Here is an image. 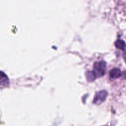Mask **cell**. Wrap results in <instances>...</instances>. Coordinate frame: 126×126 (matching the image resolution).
I'll list each match as a JSON object with an SVG mask.
<instances>
[{
  "mask_svg": "<svg viewBox=\"0 0 126 126\" xmlns=\"http://www.w3.org/2000/svg\"><path fill=\"white\" fill-rule=\"evenodd\" d=\"M107 64L105 61H98L95 63L94 65V70L92 71L94 77L96 78L102 77L105 74Z\"/></svg>",
  "mask_w": 126,
  "mask_h": 126,
  "instance_id": "obj_1",
  "label": "cell"
},
{
  "mask_svg": "<svg viewBox=\"0 0 126 126\" xmlns=\"http://www.w3.org/2000/svg\"><path fill=\"white\" fill-rule=\"evenodd\" d=\"M107 96V92L106 91H104V90L97 92L94 97V103L95 104H97V105H99V104H100L101 103H102L105 100Z\"/></svg>",
  "mask_w": 126,
  "mask_h": 126,
  "instance_id": "obj_2",
  "label": "cell"
},
{
  "mask_svg": "<svg viewBox=\"0 0 126 126\" xmlns=\"http://www.w3.org/2000/svg\"><path fill=\"white\" fill-rule=\"evenodd\" d=\"M121 71L119 69H113L110 72V79H114L119 77L121 75Z\"/></svg>",
  "mask_w": 126,
  "mask_h": 126,
  "instance_id": "obj_3",
  "label": "cell"
},
{
  "mask_svg": "<svg viewBox=\"0 0 126 126\" xmlns=\"http://www.w3.org/2000/svg\"><path fill=\"white\" fill-rule=\"evenodd\" d=\"M115 46L118 49L124 50V48H125V43H124V42L123 40H118L116 42Z\"/></svg>",
  "mask_w": 126,
  "mask_h": 126,
  "instance_id": "obj_4",
  "label": "cell"
},
{
  "mask_svg": "<svg viewBox=\"0 0 126 126\" xmlns=\"http://www.w3.org/2000/svg\"><path fill=\"white\" fill-rule=\"evenodd\" d=\"M7 79V77H6V74H4L2 72L0 71V81L1 80H4V79Z\"/></svg>",
  "mask_w": 126,
  "mask_h": 126,
  "instance_id": "obj_5",
  "label": "cell"
}]
</instances>
